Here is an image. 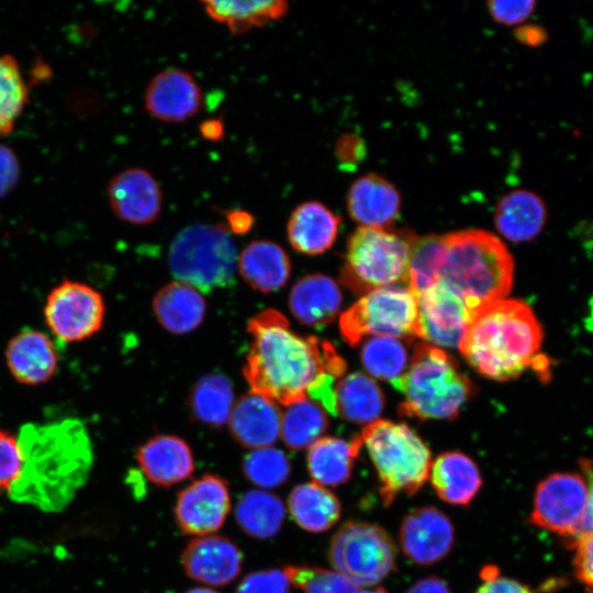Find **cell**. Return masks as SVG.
<instances>
[{
    "instance_id": "6da1fadb",
    "label": "cell",
    "mask_w": 593,
    "mask_h": 593,
    "mask_svg": "<svg viewBox=\"0 0 593 593\" xmlns=\"http://www.w3.org/2000/svg\"><path fill=\"white\" fill-rule=\"evenodd\" d=\"M251 343L243 368L250 391L277 404L306 399L309 387L324 373L344 374L346 365L335 348L316 337L291 331L284 315L267 309L247 324Z\"/></svg>"
},
{
    "instance_id": "7a4b0ae2",
    "label": "cell",
    "mask_w": 593,
    "mask_h": 593,
    "mask_svg": "<svg viewBox=\"0 0 593 593\" xmlns=\"http://www.w3.org/2000/svg\"><path fill=\"white\" fill-rule=\"evenodd\" d=\"M18 438L22 467L8 495L44 512L64 510L85 485L92 467L87 428L75 418L44 425L29 423Z\"/></svg>"
},
{
    "instance_id": "3957f363",
    "label": "cell",
    "mask_w": 593,
    "mask_h": 593,
    "mask_svg": "<svg viewBox=\"0 0 593 593\" xmlns=\"http://www.w3.org/2000/svg\"><path fill=\"white\" fill-rule=\"evenodd\" d=\"M542 339L541 325L526 302L501 299L473 310L458 348L479 373L506 381L528 368L548 371Z\"/></svg>"
},
{
    "instance_id": "277c9868",
    "label": "cell",
    "mask_w": 593,
    "mask_h": 593,
    "mask_svg": "<svg viewBox=\"0 0 593 593\" xmlns=\"http://www.w3.org/2000/svg\"><path fill=\"white\" fill-rule=\"evenodd\" d=\"M440 280L472 310L506 299L514 278V260L505 244L481 230L443 235Z\"/></svg>"
},
{
    "instance_id": "5b68a950",
    "label": "cell",
    "mask_w": 593,
    "mask_h": 593,
    "mask_svg": "<svg viewBox=\"0 0 593 593\" xmlns=\"http://www.w3.org/2000/svg\"><path fill=\"white\" fill-rule=\"evenodd\" d=\"M391 384L404 398L400 414L419 419H454L473 393L455 359L426 343L415 346L406 371Z\"/></svg>"
},
{
    "instance_id": "8992f818",
    "label": "cell",
    "mask_w": 593,
    "mask_h": 593,
    "mask_svg": "<svg viewBox=\"0 0 593 593\" xmlns=\"http://www.w3.org/2000/svg\"><path fill=\"white\" fill-rule=\"evenodd\" d=\"M360 438L377 471L384 506L401 493L414 495L422 489L429 477L432 455L406 424L377 419L362 429Z\"/></svg>"
},
{
    "instance_id": "52a82bcc",
    "label": "cell",
    "mask_w": 593,
    "mask_h": 593,
    "mask_svg": "<svg viewBox=\"0 0 593 593\" xmlns=\"http://www.w3.org/2000/svg\"><path fill=\"white\" fill-rule=\"evenodd\" d=\"M416 236L409 231L358 227L349 237L340 281L357 294L409 282Z\"/></svg>"
},
{
    "instance_id": "ba28073f",
    "label": "cell",
    "mask_w": 593,
    "mask_h": 593,
    "mask_svg": "<svg viewBox=\"0 0 593 593\" xmlns=\"http://www.w3.org/2000/svg\"><path fill=\"white\" fill-rule=\"evenodd\" d=\"M171 275L199 292L230 287L234 282L237 255L224 224H191L182 228L168 249Z\"/></svg>"
},
{
    "instance_id": "9c48e42d",
    "label": "cell",
    "mask_w": 593,
    "mask_h": 593,
    "mask_svg": "<svg viewBox=\"0 0 593 593\" xmlns=\"http://www.w3.org/2000/svg\"><path fill=\"white\" fill-rule=\"evenodd\" d=\"M328 560L332 567L358 586H371L394 571L396 548L381 526L348 521L331 539Z\"/></svg>"
},
{
    "instance_id": "30bf717a",
    "label": "cell",
    "mask_w": 593,
    "mask_h": 593,
    "mask_svg": "<svg viewBox=\"0 0 593 593\" xmlns=\"http://www.w3.org/2000/svg\"><path fill=\"white\" fill-rule=\"evenodd\" d=\"M417 299L407 287L390 286L361 296L339 318L342 337L356 346L367 336L415 337Z\"/></svg>"
},
{
    "instance_id": "8fae6325",
    "label": "cell",
    "mask_w": 593,
    "mask_h": 593,
    "mask_svg": "<svg viewBox=\"0 0 593 593\" xmlns=\"http://www.w3.org/2000/svg\"><path fill=\"white\" fill-rule=\"evenodd\" d=\"M588 485L579 472H555L536 486L528 521L534 526L564 537L570 544L582 527Z\"/></svg>"
},
{
    "instance_id": "7c38bea8",
    "label": "cell",
    "mask_w": 593,
    "mask_h": 593,
    "mask_svg": "<svg viewBox=\"0 0 593 593\" xmlns=\"http://www.w3.org/2000/svg\"><path fill=\"white\" fill-rule=\"evenodd\" d=\"M43 312L51 333L58 340L72 344L101 329L105 305L101 293L91 286L63 280L47 294Z\"/></svg>"
},
{
    "instance_id": "4fadbf2b",
    "label": "cell",
    "mask_w": 593,
    "mask_h": 593,
    "mask_svg": "<svg viewBox=\"0 0 593 593\" xmlns=\"http://www.w3.org/2000/svg\"><path fill=\"white\" fill-rule=\"evenodd\" d=\"M231 507L228 483L220 475L208 473L178 493L174 508L175 521L184 535H210L224 525Z\"/></svg>"
},
{
    "instance_id": "5bb4252c",
    "label": "cell",
    "mask_w": 593,
    "mask_h": 593,
    "mask_svg": "<svg viewBox=\"0 0 593 593\" xmlns=\"http://www.w3.org/2000/svg\"><path fill=\"white\" fill-rule=\"evenodd\" d=\"M416 299L415 335L437 347H457L473 310L443 280Z\"/></svg>"
},
{
    "instance_id": "9a60e30c",
    "label": "cell",
    "mask_w": 593,
    "mask_h": 593,
    "mask_svg": "<svg viewBox=\"0 0 593 593\" xmlns=\"http://www.w3.org/2000/svg\"><path fill=\"white\" fill-rule=\"evenodd\" d=\"M399 542L411 561L432 566L450 553L455 545V528L450 518L435 506L416 507L403 517Z\"/></svg>"
},
{
    "instance_id": "2e32d148",
    "label": "cell",
    "mask_w": 593,
    "mask_h": 593,
    "mask_svg": "<svg viewBox=\"0 0 593 593\" xmlns=\"http://www.w3.org/2000/svg\"><path fill=\"white\" fill-rule=\"evenodd\" d=\"M187 577L208 585L224 586L240 573L243 555L238 546L223 535L192 537L181 553Z\"/></svg>"
},
{
    "instance_id": "e0dca14e",
    "label": "cell",
    "mask_w": 593,
    "mask_h": 593,
    "mask_svg": "<svg viewBox=\"0 0 593 593\" xmlns=\"http://www.w3.org/2000/svg\"><path fill=\"white\" fill-rule=\"evenodd\" d=\"M146 111L156 120L182 123L194 116L202 107V91L187 70L167 68L155 75L144 93Z\"/></svg>"
},
{
    "instance_id": "ac0fdd59",
    "label": "cell",
    "mask_w": 593,
    "mask_h": 593,
    "mask_svg": "<svg viewBox=\"0 0 593 593\" xmlns=\"http://www.w3.org/2000/svg\"><path fill=\"white\" fill-rule=\"evenodd\" d=\"M107 194L113 213L132 224H149L161 212L160 186L144 168L130 167L114 175L108 183Z\"/></svg>"
},
{
    "instance_id": "d6986e66",
    "label": "cell",
    "mask_w": 593,
    "mask_h": 593,
    "mask_svg": "<svg viewBox=\"0 0 593 593\" xmlns=\"http://www.w3.org/2000/svg\"><path fill=\"white\" fill-rule=\"evenodd\" d=\"M4 360L16 382L24 385H40L55 376L59 356L48 335L38 329L24 328L8 342Z\"/></svg>"
},
{
    "instance_id": "ffe728a7",
    "label": "cell",
    "mask_w": 593,
    "mask_h": 593,
    "mask_svg": "<svg viewBox=\"0 0 593 593\" xmlns=\"http://www.w3.org/2000/svg\"><path fill=\"white\" fill-rule=\"evenodd\" d=\"M142 473L155 485L170 488L187 480L194 471L190 446L175 435H156L136 450Z\"/></svg>"
},
{
    "instance_id": "44dd1931",
    "label": "cell",
    "mask_w": 593,
    "mask_h": 593,
    "mask_svg": "<svg viewBox=\"0 0 593 593\" xmlns=\"http://www.w3.org/2000/svg\"><path fill=\"white\" fill-rule=\"evenodd\" d=\"M281 414L276 402L250 391L234 404L230 433L245 448L270 447L280 437Z\"/></svg>"
},
{
    "instance_id": "7402d4cb",
    "label": "cell",
    "mask_w": 593,
    "mask_h": 593,
    "mask_svg": "<svg viewBox=\"0 0 593 593\" xmlns=\"http://www.w3.org/2000/svg\"><path fill=\"white\" fill-rule=\"evenodd\" d=\"M401 209L399 190L385 178L366 174L356 179L347 193L349 216L361 226L387 228Z\"/></svg>"
},
{
    "instance_id": "603a6c76",
    "label": "cell",
    "mask_w": 593,
    "mask_h": 593,
    "mask_svg": "<svg viewBox=\"0 0 593 593\" xmlns=\"http://www.w3.org/2000/svg\"><path fill=\"white\" fill-rule=\"evenodd\" d=\"M342 301L336 282L322 273L304 276L294 283L289 295L292 315L301 324L317 329L335 320Z\"/></svg>"
},
{
    "instance_id": "cb8c5ba5",
    "label": "cell",
    "mask_w": 593,
    "mask_h": 593,
    "mask_svg": "<svg viewBox=\"0 0 593 593\" xmlns=\"http://www.w3.org/2000/svg\"><path fill=\"white\" fill-rule=\"evenodd\" d=\"M340 217L318 201L299 204L287 224L292 248L305 255H320L328 250L338 234Z\"/></svg>"
},
{
    "instance_id": "d4e9b609",
    "label": "cell",
    "mask_w": 593,
    "mask_h": 593,
    "mask_svg": "<svg viewBox=\"0 0 593 593\" xmlns=\"http://www.w3.org/2000/svg\"><path fill=\"white\" fill-rule=\"evenodd\" d=\"M493 219L495 227L505 238L514 243L528 242L544 230L547 208L537 193L516 189L499 200Z\"/></svg>"
},
{
    "instance_id": "484cf974",
    "label": "cell",
    "mask_w": 593,
    "mask_h": 593,
    "mask_svg": "<svg viewBox=\"0 0 593 593\" xmlns=\"http://www.w3.org/2000/svg\"><path fill=\"white\" fill-rule=\"evenodd\" d=\"M429 475L438 497L451 505L467 506L483 484L477 463L460 451L440 454L432 462Z\"/></svg>"
},
{
    "instance_id": "4316f807",
    "label": "cell",
    "mask_w": 593,
    "mask_h": 593,
    "mask_svg": "<svg viewBox=\"0 0 593 593\" xmlns=\"http://www.w3.org/2000/svg\"><path fill=\"white\" fill-rule=\"evenodd\" d=\"M238 272L254 290L269 293L286 286L291 272L290 259L278 244L253 240L237 258Z\"/></svg>"
},
{
    "instance_id": "83f0119b",
    "label": "cell",
    "mask_w": 593,
    "mask_h": 593,
    "mask_svg": "<svg viewBox=\"0 0 593 593\" xmlns=\"http://www.w3.org/2000/svg\"><path fill=\"white\" fill-rule=\"evenodd\" d=\"M153 311L165 329L182 335L200 326L205 315L206 304L197 289L187 283L174 281L156 293Z\"/></svg>"
},
{
    "instance_id": "f1b7e54d",
    "label": "cell",
    "mask_w": 593,
    "mask_h": 593,
    "mask_svg": "<svg viewBox=\"0 0 593 593\" xmlns=\"http://www.w3.org/2000/svg\"><path fill=\"white\" fill-rule=\"evenodd\" d=\"M361 445L360 437L351 440L331 436L317 439L306 455V467L313 481L326 488L348 482Z\"/></svg>"
},
{
    "instance_id": "f546056e",
    "label": "cell",
    "mask_w": 593,
    "mask_h": 593,
    "mask_svg": "<svg viewBox=\"0 0 593 593\" xmlns=\"http://www.w3.org/2000/svg\"><path fill=\"white\" fill-rule=\"evenodd\" d=\"M293 522L309 533H324L340 518L338 497L326 486L314 481L296 484L287 500Z\"/></svg>"
},
{
    "instance_id": "4dcf8cb0",
    "label": "cell",
    "mask_w": 593,
    "mask_h": 593,
    "mask_svg": "<svg viewBox=\"0 0 593 593\" xmlns=\"http://www.w3.org/2000/svg\"><path fill=\"white\" fill-rule=\"evenodd\" d=\"M286 516L282 500L261 489L245 492L235 508V518L239 528L249 537L267 539L275 537L281 529Z\"/></svg>"
},
{
    "instance_id": "1f68e13d",
    "label": "cell",
    "mask_w": 593,
    "mask_h": 593,
    "mask_svg": "<svg viewBox=\"0 0 593 593\" xmlns=\"http://www.w3.org/2000/svg\"><path fill=\"white\" fill-rule=\"evenodd\" d=\"M337 415L358 424L378 419L384 407V398L378 384L361 372L344 377L335 388Z\"/></svg>"
},
{
    "instance_id": "d6a6232c",
    "label": "cell",
    "mask_w": 593,
    "mask_h": 593,
    "mask_svg": "<svg viewBox=\"0 0 593 593\" xmlns=\"http://www.w3.org/2000/svg\"><path fill=\"white\" fill-rule=\"evenodd\" d=\"M208 15L219 23L227 25L233 34H240L256 26L284 16L289 4L283 0L276 1H202Z\"/></svg>"
},
{
    "instance_id": "836d02e7",
    "label": "cell",
    "mask_w": 593,
    "mask_h": 593,
    "mask_svg": "<svg viewBox=\"0 0 593 593\" xmlns=\"http://www.w3.org/2000/svg\"><path fill=\"white\" fill-rule=\"evenodd\" d=\"M189 406L193 418L214 427L228 422L233 406V385L222 373L212 372L201 377L193 385Z\"/></svg>"
},
{
    "instance_id": "e575fe53",
    "label": "cell",
    "mask_w": 593,
    "mask_h": 593,
    "mask_svg": "<svg viewBox=\"0 0 593 593\" xmlns=\"http://www.w3.org/2000/svg\"><path fill=\"white\" fill-rule=\"evenodd\" d=\"M327 427L324 410L306 398L288 405L281 414L280 437L289 449L301 450L320 439Z\"/></svg>"
},
{
    "instance_id": "d590c367",
    "label": "cell",
    "mask_w": 593,
    "mask_h": 593,
    "mask_svg": "<svg viewBox=\"0 0 593 593\" xmlns=\"http://www.w3.org/2000/svg\"><path fill=\"white\" fill-rule=\"evenodd\" d=\"M361 361L374 378L389 380L400 378L409 367L407 350L399 338L373 336L361 348Z\"/></svg>"
},
{
    "instance_id": "8d00e7d4",
    "label": "cell",
    "mask_w": 593,
    "mask_h": 593,
    "mask_svg": "<svg viewBox=\"0 0 593 593\" xmlns=\"http://www.w3.org/2000/svg\"><path fill=\"white\" fill-rule=\"evenodd\" d=\"M27 98V87L18 61L11 55H0V135L12 132Z\"/></svg>"
},
{
    "instance_id": "74e56055",
    "label": "cell",
    "mask_w": 593,
    "mask_h": 593,
    "mask_svg": "<svg viewBox=\"0 0 593 593\" xmlns=\"http://www.w3.org/2000/svg\"><path fill=\"white\" fill-rule=\"evenodd\" d=\"M443 250V235L416 237L409 269V288L415 296L440 280Z\"/></svg>"
},
{
    "instance_id": "f35d334b",
    "label": "cell",
    "mask_w": 593,
    "mask_h": 593,
    "mask_svg": "<svg viewBox=\"0 0 593 593\" xmlns=\"http://www.w3.org/2000/svg\"><path fill=\"white\" fill-rule=\"evenodd\" d=\"M242 468L249 482L267 491L286 483L291 473L287 455L271 446L253 449L245 456Z\"/></svg>"
},
{
    "instance_id": "ab89813d",
    "label": "cell",
    "mask_w": 593,
    "mask_h": 593,
    "mask_svg": "<svg viewBox=\"0 0 593 593\" xmlns=\"http://www.w3.org/2000/svg\"><path fill=\"white\" fill-rule=\"evenodd\" d=\"M291 585L303 593H357L359 586L336 570L311 566H287L283 569Z\"/></svg>"
},
{
    "instance_id": "60d3db41",
    "label": "cell",
    "mask_w": 593,
    "mask_h": 593,
    "mask_svg": "<svg viewBox=\"0 0 593 593\" xmlns=\"http://www.w3.org/2000/svg\"><path fill=\"white\" fill-rule=\"evenodd\" d=\"M22 452L18 435L0 427V491H8L18 479Z\"/></svg>"
},
{
    "instance_id": "b9f144b4",
    "label": "cell",
    "mask_w": 593,
    "mask_h": 593,
    "mask_svg": "<svg viewBox=\"0 0 593 593\" xmlns=\"http://www.w3.org/2000/svg\"><path fill=\"white\" fill-rule=\"evenodd\" d=\"M290 586L283 570L265 569L246 574L235 593H290Z\"/></svg>"
},
{
    "instance_id": "7bdbcfd3",
    "label": "cell",
    "mask_w": 593,
    "mask_h": 593,
    "mask_svg": "<svg viewBox=\"0 0 593 593\" xmlns=\"http://www.w3.org/2000/svg\"><path fill=\"white\" fill-rule=\"evenodd\" d=\"M574 551V575L586 593H593V537H580L570 542Z\"/></svg>"
},
{
    "instance_id": "ee69618b",
    "label": "cell",
    "mask_w": 593,
    "mask_h": 593,
    "mask_svg": "<svg viewBox=\"0 0 593 593\" xmlns=\"http://www.w3.org/2000/svg\"><path fill=\"white\" fill-rule=\"evenodd\" d=\"M536 2L532 0H491L488 9L494 20L507 25L524 22L535 10Z\"/></svg>"
},
{
    "instance_id": "f6af8a7d",
    "label": "cell",
    "mask_w": 593,
    "mask_h": 593,
    "mask_svg": "<svg viewBox=\"0 0 593 593\" xmlns=\"http://www.w3.org/2000/svg\"><path fill=\"white\" fill-rule=\"evenodd\" d=\"M335 377L329 373L321 374L307 389L310 396L316 404H321L332 415H337L335 396Z\"/></svg>"
},
{
    "instance_id": "bcb514c9",
    "label": "cell",
    "mask_w": 593,
    "mask_h": 593,
    "mask_svg": "<svg viewBox=\"0 0 593 593\" xmlns=\"http://www.w3.org/2000/svg\"><path fill=\"white\" fill-rule=\"evenodd\" d=\"M366 153L363 141L354 134L342 135L335 144V155L343 167L359 163Z\"/></svg>"
},
{
    "instance_id": "7dc6e473",
    "label": "cell",
    "mask_w": 593,
    "mask_h": 593,
    "mask_svg": "<svg viewBox=\"0 0 593 593\" xmlns=\"http://www.w3.org/2000/svg\"><path fill=\"white\" fill-rule=\"evenodd\" d=\"M20 164L14 152L0 144V198L5 195L16 183Z\"/></svg>"
},
{
    "instance_id": "c3c4849f",
    "label": "cell",
    "mask_w": 593,
    "mask_h": 593,
    "mask_svg": "<svg viewBox=\"0 0 593 593\" xmlns=\"http://www.w3.org/2000/svg\"><path fill=\"white\" fill-rule=\"evenodd\" d=\"M580 467L588 485V501L583 524L577 538L593 537V459L582 458Z\"/></svg>"
},
{
    "instance_id": "681fc988",
    "label": "cell",
    "mask_w": 593,
    "mask_h": 593,
    "mask_svg": "<svg viewBox=\"0 0 593 593\" xmlns=\"http://www.w3.org/2000/svg\"><path fill=\"white\" fill-rule=\"evenodd\" d=\"M475 593H534L529 586L501 574L483 581Z\"/></svg>"
},
{
    "instance_id": "f907efd6",
    "label": "cell",
    "mask_w": 593,
    "mask_h": 593,
    "mask_svg": "<svg viewBox=\"0 0 593 593\" xmlns=\"http://www.w3.org/2000/svg\"><path fill=\"white\" fill-rule=\"evenodd\" d=\"M406 593H451V591L443 579L426 577L417 580Z\"/></svg>"
},
{
    "instance_id": "816d5d0a",
    "label": "cell",
    "mask_w": 593,
    "mask_h": 593,
    "mask_svg": "<svg viewBox=\"0 0 593 593\" xmlns=\"http://www.w3.org/2000/svg\"><path fill=\"white\" fill-rule=\"evenodd\" d=\"M226 219L228 230L237 234L247 233L254 224L253 215L245 210H232Z\"/></svg>"
},
{
    "instance_id": "f5cc1de1",
    "label": "cell",
    "mask_w": 593,
    "mask_h": 593,
    "mask_svg": "<svg viewBox=\"0 0 593 593\" xmlns=\"http://www.w3.org/2000/svg\"><path fill=\"white\" fill-rule=\"evenodd\" d=\"M515 35L521 43L536 46L545 42L546 32L537 25H523L515 30Z\"/></svg>"
},
{
    "instance_id": "db71d44e",
    "label": "cell",
    "mask_w": 593,
    "mask_h": 593,
    "mask_svg": "<svg viewBox=\"0 0 593 593\" xmlns=\"http://www.w3.org/2000/svg\"><path fill=\"white\" fill-rule=\"evenodd\" d=\"M201 136L210 142H221L225 135V128L222 120L206 119L199 125Z\"/></svg>"
},
{
    "instance_id": "11a10c76",
    "label": "cell",
    "mask_w": 593,
    "mask_h": 593,
    "mask_svg": "<svg viewBox=\"0 0 593 593\" xmlns=\"http://www.w3.org/2000/svg\"><path fill=\"white\" fill-rule=\"evenodd\" d=\"M183 593H220V592L216 591V590H213L211 588L201 586V588H194V589L187 590Z\"/></svg>"
},
{
    "instance_id": "9f6ffc18",
    "label": "cell",
    "mask_w": 593,
    "mask_h": 593,
    "mask_svg": "<svg viewBox=\"0 0 593 593\" xmlns=\"http://www.w3.org/2000/svg\"><path fill=\"white\" fill-rule=\"evenodd\" d=\"M357 593H389L383 588H376V589H369V590H360Z\"/></svg>"
}]
</instances>
